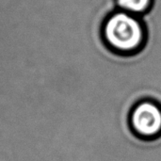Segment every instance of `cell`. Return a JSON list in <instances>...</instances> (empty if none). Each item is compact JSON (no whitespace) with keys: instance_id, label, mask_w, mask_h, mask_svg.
Instances as JSON below:
<instances>
[{"instance_id":"cell-3","label":"cell","mask_w":161,"mask_h":161,"mask_svg":"<svg viewBox=\"0 0 161 161\" xmlns=\"http://www.w3.org/2000/svg\"><path fill=\"white\" fill-rule=\"evenodd\" d=\"M154 0H116L117 7L124 11L134 15H142L150 11Z\"/></svg>"},{"instance_id":"cell-2","label":"cell","mask_w":161,"mask_h":161,"mask_svg":"<svg viewBox=\"0 0 161 161\" xmlns=\"http://www.w3.org/2000/svg\"><path fill=\"white\" fill-rule=\"evenodd\" d=\"M132 132L142 141H153L161 136V106L158 101L137 102L128 113Z\"/></svg>"},{"instance_id":"cell-1","label":"cell","mask_w":161,"mask_h":161,"mask_svg":"<svg viewBox=\"0 0 161 161\" xmlns=\"http://www.w3.org/2000/svg\"><path fill=\"white\" fill-rule=\"evenodd\" d=\"M101 31L108 48L118 56L135 55L146 45L147 31L143 20L121 9L105 19Z\"/></svg>"}]
</instances>
